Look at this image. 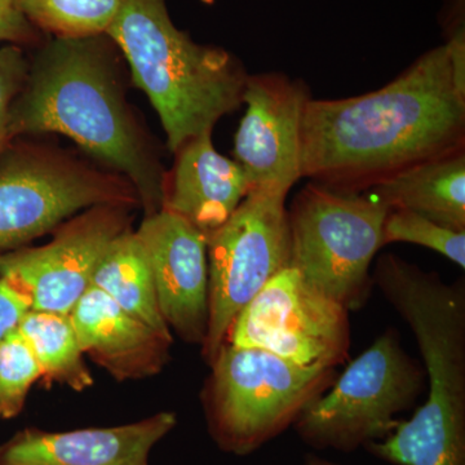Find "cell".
<instances>
[{"label":"cell","mask_w":465,"mask_h":465,"mask_svg":"<svg viewBox=\"0 0 465 465\" xmlns=\"http://www.w3.org/2000/svg\"><path fill=\"white\" fill-rule=\"evenodd\" d=\"M133 211L119 204L87 208L58 226L45 246L0 256V277L29 300L32 311L69 314L110 244L131 229Z\"/></svg>","instance_id":"10"},{"label":"cell","mask_w":465,"mask_h":465,"mask_svg":"<svg viewBox=\"0 0 465 465\" xmlns=\"http://www.w3.org/2000/svg\"><path fill=\"white\" fill-rule=\"evenodd\" d=\"M287 194L255 189L207 237L208 365L225 344L235 318L291 258Z\"/></svg>","instance_id":"8"},{"label":"cell","mask_w":465,"mask_h":465,"mask_svg":"<svg viewBox=\"0 0 465 465\" xmlns=\"http://www.w3.org/2000/svg\"><path fill=\"white\" fill-rule=\"evenodd\" d=\"M425 388L423 365L407 353L399 331L388 329L302 410L293 428L318 451H356L390 436Z\"/></svg>","instance_id":"6"},{"label":"cell","mask_w":465,"mask_h":465,"mask_svg":"<svg viewBox=\"0 0 465 465\" xmlns=\"http://www.w3.org/2000/svg\"><path fill=\"white\" fill-rule=\"evenodd\" d=\"M105 35L149 97L173 154L243 105L250 75L243 63L224 48L193 41L174 25L166 0H121Z\"/></svg>","instance_id":"3"},{"label":"cell","mask_w":465,"mask_h":465,"mask_svg":"<svg viewBox=\"0 0 465 465\" xmlns=\"http://www.w3.org/2000/svg\"><path fill=\"white\" fill-rule=\"evenodd\" d=\"M38 41V30L21 14L17 0H0V43L23 47Z\"/></svg>","instance_id":"24"},{"label":"cell","mask_w":465,"mask_h":465,"mask_svg":"<svg viewBox=\"0 0 465 465\" xmlns=\"http://www.w3.org/2000/svg\"><path fill=\"white\" fill-rule=\"evenodd\" d=\"M173 155L162 210L183 217L208 237L247 197L249 179L235 159L217 152L213 133L194 137Z\"/></svg>","instance_id":"15"},{"label":"cell","mask_w":465,"mask_h":465,"mask_svg":"<svg viewBox=\"0 0 465 465\" xmlns=\"http://www.w3.org/2000/svg\"><path fill=\"white\" fill-rule=\"evenodd\" d=\"M440 26L459 84L465 87V0H445L440 8Z\"/></svg>","instance_id":"23"},{"label":"cell","mask_w":465,"mask_h":465,"mask_svg":"<svg viewBox=\"0 0 465 465\" xmlns=\"http://www.w3.org/2000/svg\"><path fill=\"white\" fill-rule=\"evenodd\" d=\"M18 9L36 30L56 38L105 35L121 0H17Z\"/></svg>","instance_id":"19"},{"label":"cell","mask_w":465,"mask_h":465,"mask_svg":"<svg viewBox=\"0 0 465 465\" xmlns=\"http://www.w3.org/2000/svg\"><path fill=\"white\" fill-rule=\"evenodd\" d=\"M226 342L302 366L336 369L349 358V311L289 266L242 309Z\"/></svg>","instance_id":"9"},{"label":"cell","mask_w":465,"mask_h":465,"mask_svg":"<svg viewBox=\"0 0 465 465\" xmlns=\"http://www.w3.org/2000/svg\"><path fill=\"white\" fill-rule=\"evenodd\" d=\"M289 210L291 268L349 312L372 289L371 268L382 246L390 208L371 195L345 194L311 182Z\"/></svg>","instance_id":"7"},{"label":"cell","mask_w":465,"mask_h":465,"mask_svg":"<svg viewBox=\"0 0 465 465\" xmlns=\"http://www.w3.org/2000/svg\"><path fill=\"white\" fill-rule=\"evenodd\" d=\"M366 193L390 210L412 211L465 232V150L410 168Z\"/></svg>","instance_id":"16"},{"label":"cell","mask_w":465,"mask_h":465,"mask_svg":"<svg viewBox=\"0 0 465 465\" xmlns=\"http://www.w3.org/2000/svg\"><path fill=\"white\" fill-rule=\"evenodd\" d=\"M99 204L142 208L127 177L69 150L18 137L0 153V256Z\"/></svg>","instance_id":"5"},{"label":"cell","mask_w":465,"mask_h":465,"mask_svg":"<svg viewBox=\"0 0 465 465\" xmlns=\"http://www.w3.org/2000/svg\"><path fill=\"white\" fill-rule=\"evenodd\" d=\"M30 63L23 47L7 45L0 48V153L11 139L8 134L9 112L18 92L25 84Z\"/></svg>","instance_id":"22"},{"label":"cell","mask_w":465,"mask_h":465,"mask_svg":"<svg viewBox=\"0 0 465 465\" xmlns=\"http://www.w3.org/2000/svg\"><path fill=\"white\" fill-rule=\"evenodd\" d=\"M42 379L38 361L18 330L0 341V420L16 418L27 394Z\"/></svg>","instance_id":"21"},{"label":"cell","mask_w":465,"mask_h":465,"mask_svg":"<svg viewBox=\"0 0 465 465\" xmlns=\"http://www.w3.org/2000/svg\"><path fill=\"white\" fill-rule=\"evenodd\" d=\"M134 232L148 256L164 322L183 341L202 347L208 327L206 235L166 210L143 217Z\"/></svg>","instance_id":"12"},{"label":"cell","mask_w":465,"mask_h":465,"mask_svg":"<svg viewBox=\"0 0 465 465\" xmlns=\"http://www.w3.org/2000/svg\"><path fill=\"white\" fill-rule=\"evenodd\" d=\"M412 243L436 251L465 268V232H455L412 211L393 208L382 226V246Z\"/></svg>","instance_id":"20"},{"label":"cell","mask_w":465,"mask_h":465,"mask_svg":"<svg viewBox=\"0 0 465 465\" xmlns=\"http://www.w3.org/2000/svg\"><path fill=\"white\" fill-rule=\"evenodd\" d=\"M201 401L208 433L226 454L247 457L293 427L331 387L336 369L298 365L225 342L210 363Z\"/></svg>","instance_id":"4"},{"label":"cell","mask_w":465,"mask_h":465,"mask_svg":"<svg viewBox=\"0 0 465 465\" xmlns=\"http://www.w3.org/2000/svg\"><path fill=\"white\" fill-rule=\"evenodd\" d=\"M465 150V87L448 48L425 51L379 90L308 103L302 177L362 194L410 168Z\"/></svg>","instance_id":"1"},{"label":"cell","mask_w":465,"mask_h":465,"mask_svg":"<svg viewBox=\"0 0 465 465\" xmlns=\"http://www.w3.org/2000/svg\"><path fill=\"white\" fill-rule=\"evenodd\" d=\"M311 90L302 79L280 72L250 74L242 104L246 113L234 137V158L251 191L289 195L302 179V131Z\"/></svg>","instance_id":"11"},{"label":"cell","mask_w":465,"mask_h":465,"mask_svg":"<svg viewBox=\"0 0 465 465\" xmlns=\"http://www.w3.org/2000/svg\"><path fill=\"white\" fill-rule=\"evenodd\" d=\"M177 425L162 411L134 423L48 432L29 427L0 443V465H150L153 449Z\"/></svg>","instance_id":"13"},{"label":"cell","mask_w":465,"mask_h":465,"mask_svg":"<svg viewBox=\"0 0 465 465\" xmlns=\"http://www.w3.org/2000/svg\"><path fill=\"white\" fill-rule=\"evenodd\" d=\"M91 284L131 316L158 331L173 333L159 311L148 256L133 228L110 244L94 269Z\"/></svg>","instance_id":"17"},{"label":"cell","mask_w":465,"mask_h":465,"mask_svg":"<svg viewBox=\"0 0 465 465\" xmlns=\"http://www.w3.org/2000/svg\"><path fill=\"white\" fill-rule=\"evenodd\" d=\"M304 465H344L335 463V461L327 460V459L318 457L316 454H308L304 458Z\"/></svg>","instance_id":"26"},{"label":"cell","mask_w":465,"mask_h":465,"mask_svg":"<svg viewBox=\"0 0 465 465\" xmlns=\"http://www.w3.org/2000/svg\"><path fill=\"white\" fill-rule=\"evenodd\" d=\"M69 316L84 354L115 381L152 378L170 362L173 333L131 316L92 284Z\"/></svg>","instance_id":"14"},{"label":"cell","mask_w":465,"mask_h":465,"mask_svg":"<svg viewBox=\"0 0 465 465\" xmlns=\"http://www.w3.org/2000/svg\"><path fill=\"white\" fill-rule=\"evenodd\" d=\"M108 35L56 38L30 63L9 112V139L60 134L101 166L124 174L143 215L163 208L167 173L128 105Z\"/></svg>","instance_id":"2"},{"label":"cell","mask_w":465,"mask_h":465,"mask_svg":"<svg viewBox=\"0 0 465 465\" xmlns=\"http://www.w3.org/2000/svg\"><path fill=\"white\" fill-rule=\"evenodd\" d=\"M38 361L42 379L84 391L94 384L69 314L32 311L17 327Z\"/></svg>","instance_id":"18"},{"label":"cell","mask_w":465,"mask_h":465,"mask_svg":"<svg viewBox=\"0 0 465 465\" xmlns=\"http://www.w3.org/2000/svg\"><path fill=\"white\" fill-rule=\"evenodd\" d=\"M29 311V300L7 278L0 277V341L17 330Z\"/></svg>","instance_id":"25"}]
</instances>
